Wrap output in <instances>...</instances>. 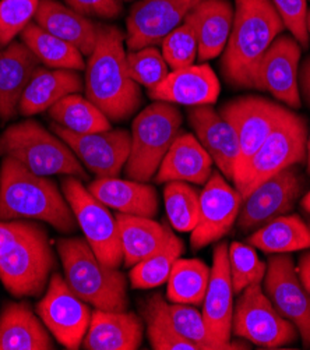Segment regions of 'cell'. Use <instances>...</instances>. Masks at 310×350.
Masks as SVG:
<instances>
[{
	"label": "cell",
	"instance_id": "obj_1",
	"mask_svg": "<svg viewBox=\"0 0 310 350\" xmlns=\"http://www.w3.org/2000/svg\"><path fill=\"white\" fill-rule=\"evenodd\" d=\"M284 28L271 0H235L233 24L221 62L227 83L261 91L260 63Z\"/></svg>",
	"mask_w": 310,
	"mask_h": 350
},
{
	"label": "cell",
	"instance_id": "obj_2",
	"mask_svg": "<svg viewBox=\"0 0 310 350\" xmlns=\"http://www.w3.org/2000/svg\"><path fill=\"white\" fill-rule=\"evenodd\" d=\"M125 35L109 24H98V40L86 64L87 98L111 122L133 116L142 105V91L129 75Z\"/></svg>",
	"mask_w": 310,
	"mask_h": 350
},
{
	"label": "cell",
	"instance_id": "obj_3",
	"mask_svg": "<svg viewBox=\"0 0 310 350\" xmlns=\"http://www.w3.org/2000/svg\"><path fill=\"white\" fill-rule=\"evenodd\" d=\"M0 219H36L66 234L79 226L57 185L9 157L0 165Z\"/></svg>",
	"mask_w": 310,
	"mask_h": 350
},
{
	"label": "cell",
	"instance_id": "obj_4",
	"mask_svg": "<svg viewBox=\"0 0 310 350\" xmlns=\"http://www.w3.org/2000/svg\"><path fill=\"white\" fill-rule=\"evenodd\" d=\"M56 247L66 282L83 301L99 310L126 311L127 284L118 268L99 261L84 239H60Z\"/></svg>",
	"mask_w": 310,
	"mask_h": 350
},
{
	"label": "cell",
	"instance_id": "obj_5",
	"mask_svg": "<svg viewBox=\"0 0 310 350\" xmlns=\"http://www.w3.org/2000/svg\"><path fill=\"white\" fill-rule=\"evenodd\" d=\"M0 157L13 158L40 176L63 174L88 180V173L76 154L36 120L12 124L2 133Z\"/></svg>",
	"mask_w": 310,
	"mask_h": 350
},
{
	"label": "cell",
	"instance_id": "obj_6",
	"mask_svg": "<svg viewBox=\"0 0 310 350\" xmlns=\"http://www.w3.org/2000/svg\"><path fill=\"white\" fill-rule=\"evenodd\" d=\"M182 113L174 103L155 100L135 116L131 124L130 155L126 176L147 183L151 180L177 137L181 134Z\"/></svg>",
	"mask_w": 310,
	"mask_h": 350
},
{
	"label": "cell",
	"instance_id": "obj_7",
	"mask_svg": "<svg viewBox=\"0 0 310 350\" xmlns=\"http://www.w3.org/2000/svg\"><path fill=\"white\" fill-rule=\"evenodd\" d=\"M306 144L307 126L305 119L288 109L257 152L233 178L235 189L245 198L275 173L302 163L306 158Z\"/></svg>",
	"mask_w": 310,
	"mask_h": 350
},
{
	"label": "cell",
	"instance_id": "obj_8",
	"mask_svg": "<svg viewBox=\"0 0 310 350\" xmlns=\"http://www.w3.org/2000/svg\"><path fill=\"white\" fill-rule=\"evenodd\" d=\"M56 268L48 232L38 224L14 247L0 256V281L14 297H37Z\"/></svg>",
	"mask_w": 310,
	"mask_h": 350
},
{
	"label": "cell",
	"instance_id": "obj_9",
	"mask_svg": "<svg viewBox=\"0 0 310 350\" xmlns=\"http://www.w3.org/2000/svg\"><path fill=\"white\" fill-rule=\"evenodd\" d=\"M62 191L95 256L105 265L119 268L123 262V250L116 217L84 187L79 178H63Z\"/></svg>",
	"mask_w": 310,
	"mask_h": 350
},
{
	"label": "cell",
	"instance_id": "obj_10",
	"mask_svg": "<svg viewBox=\"0 0 310 350\" xmlns=\"http://www.w3.org/2000/svg\"><path fill=\"white\" fill-rule=\"evenodd\" d=\"M232 332L267 349L287 346L298 339L295 325L275 310L260 284L246 288L240 295L233 308Z\"/></svg>",
	"mask_w": 310,
	"mask_h": 350
},
{
	"label": "cell",
	"instance_id": "obj_11",
	"mask_svg": "<svg viewBox=\"0 0 310 350\" xmlns=\"http://www.w3.org/2000/svg\"><path fill=\"white\" fill-rule=\"evenodd\" d=\"M37 314L55 339L66 349L76 350L83 345L92 312L67 285L66 279L53 272L45 296L37 304Z\"/></svg>",
	"mask_w": 310,
	"mask_h": 350
},
{
	"label": "cell",
	"instance_id": "obj_12",
	"mask_svg": "<svg viewBox=\"0 0 310 350\" xmlns=\"http://www.w3.org/2000/svg\"><path fill=\"white\" fill-rule=\"evenodd\" d=\"M287 111L281 105L259 96L236 98L220 109L222 118L235 129L239 139V158L233 178L257 152Z\"/></svg>",
	"mask_w": 310,
	"mask_h": 350
},
{
	"label": "cell",
	"instance_id": "obj_13",
	"mask_svg": "<svg viewBox=\"0 0 310 350\" xmlns=\"http://www.w3.org/2000/svg\"><path fill=\"white\" fill-rule=\"evenodd\" d=\"M51 129L76 154L81 165L96 178H118L129 159L131 134L126 130L109 129L77 134L55 123Z\"/></svg>",
	"mask_w": 310,
	"mask_h": 350
},
{
	"label": "cell",
	"instance_id": "obj_14",
	"mask_svg": "<svg viewBox=\"0 0 310 350\" xmlns=\"http://www.w3.org/2000/svg\"><path fill=\"white\" fill-rule=\"evenodd\" d=\"M264 292L281 316L300 334L305 347H310V295L305 289L294 260L279 254L270 258L264 275Z\"/></svg>",
	"mask_w": 310,
	"mask_h": 350
},
{
	"label": "cell",
	"instance_id": "obj_15",
	"mask_svg": "<svg viewBox=\"0 0 310 350\" xmlns=\"http://www.w3.org/2000/svg\"><path fill=\"white\" fill-rule=\"evenodd\" d=\"M204 0H140L126 21L129 51L161 45L166 35L179 27Z\"/></svg>",
	"mask_w": 310,
	"mask_h": 350
},
{
	"label": "cell",
	"instance_id": "obj_16",
	"mask_svg": "<svg viewBox=\"0 0 310 350\" xmlns=\"http://www.w3.org/2000/svg\"><path fill=\"white\" fill-rule=\"evenodd\" d=\"M302 191V178L295 166H289L259 185L244 198L237 225L244 232L257 230L270 221L292 211Z\"/></svg>",
	"mask_w": 310,
	"mask_h": 350
},
{
	"label": "cell",
	"instance_id": "obj_17",
	"mask_svg": "<svg viewBox=\"0 0 310 350\" xmlns=\"http://www.w3.org/2000/svg\"><path fill=\"white\" fill-rule=\"evenodd\" d=\"M242 201L240 193L227 183L221 173L213 172L200 193V213L192 230V247L198 250L222 239L237 219Z\"/></svg>",
	"mask_w": 310,
	"mask_h": 350
},
{
	"label": "cell",
	"instance_id": "obj_18",
	"mask_svg": "<svg viewBox=\"0 0 310 350\" xmlns=\"http://www.w3.org/2000/svg\"><path fill=\"white\" fill-rule=\"evenodd\" d=\"M203 319L211 338L227 349H239L231 343L233 320V286L229 272L228 244L222 241L214 249L209 286L203 300Z\"/></svg>",
	"mask_w": 310,
	"mask_h": 350
},
{
	"label": "cell",
	"instance_id": "obj_19",
	"mask_svg": "<svg viewBox=\"0 0 310 350\" xmlns=\"http://www.w3.org/2000/svg\"><path fill=\"white\" fill-rule=\"evenodd\" d=\"M300 53V45L294 37L280 35L266 52L259 68L261 91H268L275 99L295 109L302 105L299 92Z\"/></svg>",
	"mask_w": 310,
	"mask_h": 350
},
{
	"label": "cell",
	"instance_id": "obj_20",
	"mask_svg": "<svg viewBox=\"0 0 310 350\" xmlns=\"http://www.w3.org/2000/svg\"><path fill=\"white\" fill-rule=\"evenodd\" d=\"M221 87L214 70L209 64H197L172 70L166 79L148 95L154 100L185 107H203L217 102Z\"/></svg>",
	"mask_w": 310,
	"mask_h": 350
},
{
	"label": "cell",
	"instance_id": "obj_21",
	"mask_svg": "<svg viewBox=\"0 0 310 350\" xmlns=\"http://www.w3.org/2000/svg\"><path fill=\"white\" fill-rule=\"evenodd\" d=\"M188 119L213 162L228 180H233V170L239 158V139L235 129L211 105L192 108L188 112Z\"/></svg>",
	"mask_w": 310,
	"mask_h": 350
},
{
	"label": "cell",
	"instance_id": "obj_22",
	"mask_svg": "<svg viewBox=\"0 0 310 350\" xmlns=\"http://www.w3.org/2000/svg\"><path fill=\"white\" fill-rule=\"evenodd\" d=\"M40 66L38 57L23 41L0 48V118L3 120L17 115L20 99Z\"/></svg>",
	"mask_w": 310,
	"mask_h": 350
},
{
	"label": "cell",
	"instance_id": "obj_23",
	"mask_svg": "<svg viewBox=\"0 0 310 350\" xmlns=\"http://www.w3.org/2000/svg\"><path fill=\"white\" fill-rule=\"evenodd\" d=\"M213 173V159L200 144L197 137L181 131L164 157L155 180L157 183L186 182L205 185Z\"/></svg>",
	"mask_w": 310,
	"mask_h": 350
},
{
	"label": "cell",
	"instance_id": "obj_24",
	"mask_svg": "<svg viewBox=\"0 0 310 350\" xmlns=\"http://www.w3.org/2000/svg\"><path fill=\"white\" fill-rule=\"evenodd\" d=\"M143 340V324L134 312L96 308L83 339L86 350H135Z\"/></svg>",
	"mask_w": 310,
	"mask_h": 350
},
{
	"label": "cell",
	"instance_id": "obj_25",
	"mask_svg": "<svg viewBox=\"0 0 310 350\" xmlns=\"http://www.w3.org/2000/svg\"><path fill=\"white\" fill-rule=\"evenodd\" d=\"M83 90L84 81L76 70L40 66L20 99L18 112L28 118L49 111L62 98Z\"/></svg>",
	"mask_w": 310,
	"mask_h": 350
},
{
	"label": "cell",
	"instance_id": "obj_26",
	"mask_svg": "<svg viewBox=\"0 0 310 350\" xmlns=\"http://www.w3.org/2000/svg\"><path fill=\"white\" fill-rule=\"evenodd\" d=\"M34 20L49 33L77 48L84 56L92 53L98 40V24L70 6L57 0H40Z\"/></svg>",
	"mask_w": 310,
	"mask_h": 350
},
{
	"label": "cell",
	"instance_id": "obj_27",
	"mask_svg": "<svg viewBox=\"0 0 310 350\" xmlns=\"http://www.w3.org/2000/svg\"><path fill=\"white\" fill-rule=\"evenodd\" d=\"M87 189L98 201L116 209L120 214L144 218H154L158 214L159 201L157 190L143 182L96 178Z\"/></svg>",
	"mask_w": 310,
	"mask_h": 350
},
{
	"label": "cell",
	"instance_id": "obj_28",
	"mask_svg": "<svg viewBox=\"0 0 310 350\" xmlns=\"http://www.w3.org/2000/svg\"><path fill=\"white\" fill-rule=\"evenodd\" d=\"M49 334L27 301H10L0 314V350H52Z\"/></svg>",
	"mask_w": 310,
	"mask_h": 350
},
{
	"label": "cell",
	"instance_id": "obj_29",
	"mask_svg": "<svg viewBox=\"0 0 310 350\" xmlns=\"http://www.w3.org/2000/svg\"><path fill=\"white\" fill-rule=\"evenodd\" d=\"M186 20L196 31L200 60L216 59L224 52L233 24V6L229 0H204Z\"/></svg>",
	"mask_w": 310,
	"mask_h": 350
},
{
	"label": "cell",
	"instance_id": "obj_30",
	"mask_svg": "<svg viewBox=\"0 0 310 350\" xmlns=\"http://www.w3.org/2000/svg\"><path fill=\"white\" fill-rule=\"evenodd\" d=\"M123 262L131 268L159 250L172 230L153 218L118 214Z\"/></svg>",
	"mask_w": 310,
	"mask_h": 350
},
{
	"label": "cell",
	"instance_id": "obj_31",
	"mask_svg": "<svg viewBox=\"0 0 310 350\" xmlns=\"http://www.w3.org/2000/svg\"><path fill=\"white\" fill-rule=\"evenodd\" d=\"M249 243L268 254L305 250L310 249V228L298 215H281L259 228Z\"/></svg>",
	"mask_w": 310,
	"mask_h": 350
},
{
	"label": "cell",
	"instance_id": "obj_32",
	"mask_svg": "<svg viewBox=\"0 0 310 350\" xmlns=\"http://www.w3.org/2000/svg\"><path fill=\"white\" fill-rule=\"evenodd\" d=\"M21 41L47 67L76 70V72L86 68L84 55L77 48L55 37L36 23L25 27L21 32Z\"/></svg>",
	"mask_w": 310,
	"mask_h": 350
},
{
	"label": "cell",
	"instance_id": "obj_33",
	"mask_svg": "<svg viewBox=\"0 0 310 350\" xmlns=\"http://www.w3.org/2000/svg\"><path fill=\"white\" fill-rule=\"evenodd\" d=\"M49 116L56 124L77 134L111 129V120L88 98L80 94H70L62 98L49 109Z\"/></svg>",
	"mask_w": 310,
	"mask_h": 350
},
{
	"label": "cell",
	"instance_id": "obj_34",
	"mask_svg": "<svg viewBox=\"0 0 310 350\" xmlns=\"http://www.w3.org/2000/svg\"><path fill=\"white\" fill-rule=\"evenodd\" d=\"M211 269L201 260L179 258L168 278L166 297L170 303L203 304Z\"/></svg>",
	"mask_w": 310,
	"mask_h": 350
},
{
	"label": "cell",
	"instance_id": "obj_35",
	"mask_svg": "<svg viewBox=\"0 0 310 350\" xmlns=\"http://www.w3.org/2000/svg\"><path fill=\"white\" fill-rule=\"evenodd\" d=\"M185 252V244L172 232L164 246L131 267L130 282L134 289H153L168 282L172 268Z\"/></svg>",
	"mask_w": 310,
	"mask_h": 350
},
{
	"label": "cell",
	"instance_id": "obj_36",
	"mask_svg": "<svg viewBox=\"0 0 310 350\" xmlns=\"http://www.w3.org/2000/svg\"><path fill=\"white\" fill-rule=\"evenodd\" d=\"M148 340L155 350H196L174 328L169 319L168 303L159 293H154L143 306Z\"/></svg>",
	"mask_w": 310,
	"mask_h": 350
},
{
	"label": "cell",
	"instance_id": "obj_37",
	"mask_svg": "<svg viewBox=\"0 0 310 350\" xmlns=\"http://www.w3.org/2000/svg\"><path fill=\"white\" fill-rule=\"evenodd\" d=\"M166 215L179 232H192L198 221L200 194L186 182H169L164 189Z\"/></svg>",
	"mask_w": 310,
	"mask_h": 350
},
{
	"label": "cell",
	"instance_id": "obj_38",
	"mask_svg": "<svg viewBox=\"0 0 310 350\" xmlns=\"http://www.w3.org/2000/svg\"><path fill=\"white\" fill-rule=\"evenodd\" d=\"M228 261L233 293H242L246 288L261 284L267 265L259 258L253 247L232 241L228 247Z\"/></svg>",
	"mask_w": 310,
	"mask_h": 350
},
{
	"label": "cell",
	"instance_id": "obj_39",
	"mask_svg": "<svg viewBox=\"0 0 310 350\" xmlns=\"http://www.w3.org/2000/svg\"><path fill=\"white\" fill-rule=\"evenodd\" d=\"M168 312L175 331L193 345L196 350H224V347L211 338L203 314L190 307V304H168Z\"/></svg>",
	"mask_w": 310,
	"mask_h": 350
},
{
	"label": "cell",
	"instance_id": "obj_40",
	"mask_svg": "<svg viewBox=\"0 0 310 350\" xmlns=\"http://www.w3.org/2000/svg\"><path fill=\"white\" fill-rule=\"evenodd\" d=\"M126 57L130 77L148 91L158 87L169 75V66L155 46L130 51Z\"/></svg>",
	"mask_w": 310,
	"mask_h": 350
},
{
	"label": "cell",
	"instance_id": "obj_41",
	"mask_svg": "<svg viewBox=\"0 0 310 350\" xmlns=\"http://www.w3.org/2000/svg\"><path fill=\"white\" fill-rule=\"evenodd\" d=\"M162 56L170 70H181L193 66L198 56L196 31L189 20L170 31L161 42Z\"/></svg>",
	"mask_w": 310,
	"mask_h": 350
},
{
	"label": "cell",
	"instance_id": "obj_42",
	"mask_svg": "<svg viewBox=\"0 0 310 350\" xmlns=\"http://www.w3.org/2000/svg\"><path fill=\"white\" fill-rule=\"evenodd\" d=\"M40 0H0V44L14 41L28 24L36 18Z\"/></svg>",
	"mask_w": 310,
	"mask_h": 350
},
{
	"label": "cell",
	"instance_id": "obj_43",
	"mask_svg": "<svg viewBox=\"0 0 310 350\" xmlns=\"http://www.w3.org/2000/svg\"><path fill=\"white\" fill-rule=\"evenodd\" d=\"M272 6L279 12L285 28L300 46L309 45L307 32V0H271Z\"/></svg>",
	"mask_w": 310,
	"mask_h": 350
},
{
	"label": "cell",
	"instance_id": "obj_44",
	"mask_svg": "<svg viewBox=\"0 0 310 350\" xmlns=\"http://www.w3.org/2000/svg\"><path fill=\"white\" fill-rule=\"evenodd\" d=\"M64 2L87 17L116 18L122 12L120 0H64Z\"/></svg>",
	"mask_w": 310,
	"mask_h": 350
},
{
	"label": "cell",
	"instance_id": "obj_45",
	"mask_svg": "<svg viewBox=\"0 0 310 350\" xmlns=\"http://www.w3.org/2000/svg\"><path fill=\"white\" fill-rule=\"evenodd\" d=\"M34 226H36V222H29L27 219H0V256L14 247L34 229Z\"/></svg>",
	"mask_w": 310,
	"mask_h": 350
},
{
	"label": "cell",
	"instance_id": "obj_46",
	"mask_svg": "<svg viewBox=\"0 0 310 350\" xmlns=\"http://www.w3.org/2000/svg\"><path fill=\"white\" fill-rule=\"evenodd\" d=\"M298 275L300 278V281L310 295V252L303 254L299 260V268H298Z\"/></svg>",
	"mask_w": 310,
	"mask_h": 350
},
{
	"label": "cell",
	"instance_id": "obj_47",
	"mask_svg": "<svg viewBox=\"0 0 310 350\" xmlns=\"http://www.w3.org/2000/svg\"><path fill=\"white\" fill-rule=\"evenodd\" d=\"M299 80H300V88L303 91V95L310 105V57L302 66V70L299 72Z\"/></svg>",
	"mask_w": 310,
	"mask_h": 350
},
{
	"label": "cell",
	"instance_id": "obj_48",
	"mask_svg": "<svg viewBox=\"0 0 310 350\" xmlns=\"http://www.w3.org/2000/svg\"><path fill=\"white\" fill-rule=\"evenodd\" d=\"M302 206L305 208V211H307L310 214V191L303 197L302 200Z\"/></svg>",
	"mask_w": 310,
	"mask_h": 350
},
{
	"label": "cell",
	"instance_id": "obj_49",
	"mask_svg": "<svg viewBox=\"0 0 310 350\" xmlns=\"http://www.w3.org/2000/svg\"><path fill=\"white\" fill-rule=\"evenodd\" d=\"M306 151H307V169H309V173H310V135H309L307 144H306Z\"/></svg>",
	"mask_w": 310,
	"mask_h": 350
},
{
	"label": "cell",
	"instance_id": "obj_50",
	"mask_svg": "<svg viewBox=\"0 0 310 350\" xmlns=\"http://www.w3.org/2000/svg\"><path fill=\"white\" fill-rule=\"evenodd\" d=\"M307 32H309V38H310V10L307 12Z\"/></svg>",
	"mask_w": 310,
	"mask_h": 350
},
{
	"label": "cell",
	"instance_id": "obj_51",
	"mask_svg": "<svg viewBox=\"0 0 310 350\" xmlns=\"http://www.w3.org/2000/svg\"><path fill=\"white\" fill-rule=\"evenodd\" d=\"M125 2H131V0H125Z\"/></svg>",
	"mask_w": 310,
	"mask_h": 350
},
{
	"label": "cell",
	"instance_id": "obj_52",
	"mask_svg": "<svg viewBox=\"0 0 310 350\" xmlns=\"http://www.w3.org/2000/svg\"><path fill=\"white\" fill-rule=\"evenodd\" d=\"M0 48H2V44H0Z\"/></svg>",
	"mask_w": 310,
	"mask_h": 350
},
{
	"label": "cell",
	"instance_id": "obj_53",
	"mask_svg": "<svg viewBox=\"0 0 310 350\" xmlns=\"http://www.w3.org/2000/svg\"><path fill=\"white\" fill-rule=\"evenodd\" d=\"M309 228H310V226H309Z\"/></svg>",
	"mask_w": 310,
	"mask_h": 350
}]
</instances>
